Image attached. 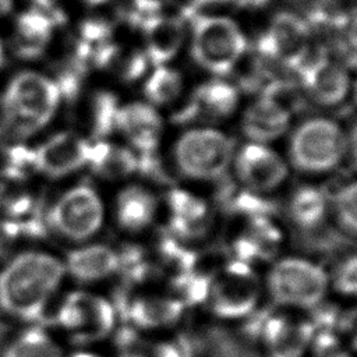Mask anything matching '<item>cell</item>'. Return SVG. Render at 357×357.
I'll return each mask as SVG.
<instances>
[{
  "mask_svg": "<svg viewBox=\"0 0 357 357\" xmlns=\"http://www.w3.org/2000/svg\"><path fill=\"white\" fill-rule=\"evenodd\" d=\"M350 92H351V105L357 110V81L350 88Z\"/></svg>",
  "mask_w": 357,
  "mask_h": 357,
  "instance_id": "43",
  "label": "cell"
},
{
  "mask_svg": "<svg viewBox=\"0 0 357 357\" xmlns=\"http://www.w3.org/2000/svg\"><path fill=\"white\" fill-rule=\"evenodd\" d=\"M339 333L347 335L350 350L357 351V305L347 310L343 308Z\"/></svg>",
  "mask_w": 357,
  "mask_h": 357,
  "instance_id": "39",
  "label": "cell"
},
{
  "mask_svg": "<svg viewBox=\"0 0 357 357\" xmlns=\"http://www.w3.org/2000/svg\"><path fill=\"white\" fill-rule=\"evenodd\" d=\"M3 61H4V54H3V46H1V43H0V67H1Z\"/></svg>",
  "mask_w": 357,
  "mask_h": 357,
  "instance_id": "46",
  "label": "cell"
},
{
  "mask_svg": "<svg viewBox=\"0 0 357 357\" xmlns=\"http://www.w3.org/2000/svg\"><path fill=\"white\" fill-rule=\"evenodd\" d=\"M245 50V38L233 20L216 15L194 18L191 54L205 71L218 77L230 74Z\"/></svg>",
  "mask_w": 357,
  "mask_h": 357,
  "instance_id": "7",
  "label": "cell"
},
{
  "mask_svg": "<svg viewBox=\"0 0 357 357\" xmlns=\"http://www.w3.org/2000/svg\"><path fill=\"white\" fill-rule=\"evenodd\" d=\"M233 177L250 191L272 195L287 181V160L269 144L244 142L236 148L231 167Z\"/></svg>",
  "mask_w": 357,
  "mask_h": 357,
  "instance_id": "10",
  "label": "cell"
},
{
  "mask_svg": "<svg viewBox=\"0 0 357 357\" xmlns=\"http://www.w3.org/2000/svg\"><path fill=\"white\" fill-rule=\"evenodd\" d=\"M112 303L117 318L138 331L173 326L185 311V305L172 293H138L126 284L117 289Z\"/></svg>",
  "mask_w": 357,
  "mask_h": 357,
  "instance_id": "11",
  "label": "cell"
},
{
  "mask_svg": "<svg viewBox=\"0 0 357 357\" xmlns=\"http://www.w3.org/2000/svg\"><path fill=\"white\" fill-rule=\"evenodd\" d=\"M328 208V188L312 183L294 187L286 202L282 204V212L287 218L300 243L326 230Z\"/></svg>",
  "mask_w": 357,
  "mask_h": 357,
  "instance_id": "17",
  "label": "cell"
},
{
  "mask_svg": "<svg viewBox=\"0 0 357 357\" xmlns=\"http://www.w3.org/2000/svg\"><path fill=\"white\" fill-rule=\"evenodd\" d=\"M53 22L36 10L21 14L17 20L15 35L13 39V52L24 60L40 57L52 38Z\"/></svg>",
  "mask_w": 357,
  "mask_h": 357,
  "instance_id": "27",
  "label": "cell"
},
{
  "mask_svg": "<svg viewBox=\"0 0 357 357\" xmlns=\"http://www.w3.org/2000/svg\"><path fill=\"white\" fill-rule=\"evenodd\" d=\"M145 40L148 61L156 66L167 64L180 50L184 40V24L172 15L148 14L139 20Z\"/></svg>",
  "mask_w": 357,
  "mask_h": 357,
  "instance_id": "24",
  "label": "cell"
},
{
  "mask_svg": "<svg viewBox=\"0 0 357 357\" xmlns=\"http://www.w3.org/2000/svg\"><path fill=\"white\" fill-rule=\"evenodd\" d=\"M165 121L158 107L146 100H134L121 105L117 119V131L137 153L159 149Z\"/></svg>",
  "mask_w": 357,
  "mask_h": 357,
  "instance_id": "19",
  "label": "cell"
},
{
  "mask_svg": "<svg viewBox=\"0 0 357 357\" xmlns=\"http://www.w3.org/2000/svg\"><path fill=\"white\" fill-rule=\"evenodd\" d=\"M291 110L269 96H257L240 117V131L250 142L271 144L289 132Z\"/></svg>",
  "mask_w": 357,
  "mask_h": 357,
  "instance_id": "20",
  "label": "cell"
},
{
  "mask_svg": "<svg viewBox=\"0 0 357 357\" xmlns=\"http://www.w3.org/2000/svg\"><path fill=\"white\" fill-rule=\"evenodd\" d=\"M213 184V204L225 216L247 220L254 218H276L282 212V204L273 199L272 195L250 191L229 174Z\"/></svg>",
  "mask_w": 357,
  "mask_h": 357,
  "instance_id": "21",
  "label": "cell"
},
{
  "mask_svg": "<svg viewBox=\"0 0 357 357\" xmlns=\"http://www.w3.org/2000/svg\"><path fill=\"white\" fill-rule=\"evenodd\" d=\"M329 284L340 296L357 297V251L344 255L335 264L329 275Z\"/></svg>",
  "mask_w": 357,
  "mask_h": 357,
  "instance_id": "32",
  "label": "cell"
},
{
  "mask_svg": "<svg viewBox=\"0 0 357 357\" xmlns=\"http://www.w3.org/2000/svg\"><path fill=\"white\" fill-rule=\"evenodd\" d=\"M66 273L78 283H98L117 275V248L105 243H82L63 258Z\"/></svg>",
  "mask_w": 357,
  "mask_h": 357,
  "instance_id": "23",
  "label": "cell"
},
{
  "mask_svg": "<svg viewBox=\"0 0 357 357\" xmlns=\"http://www.w3.org/2000/svg\"><path fill=\"white\" fill-rule=\"evenodd\" d=\"M56 81L36 71L15 74L0 98V130L18 139L46 127L61 105Z\"/></svg>",
  "mask_w": 357,
  "mask_h": 357,
  "instance_id": "2",
  "label": "cell"
},
{
  "mask_svg": "<svg viewBox=\"0 0 357 357\" xmlns=\"http://www.w3.org/2000/svg\"><path fill=\"white\" fill-rule=\"evenodd\" d=\"M268 0H237L238 6L241 7H259L265 4Z\"/></svg>",
  "mask_w": 357,
  "mask_h": 357,
  "instance_id": "42",
  "label": "cell"
},
{
  "mask_svg": "<svg viewBox=\"0 0 357 357\" xmlns=\"http://www.w3.org/2000/svg\"><path fill=\"white\" fill-rule=\"evenodd\" d=\"M159 212V198L149 185L131 183L123 185L113 204V215L120 230L138 234L149 229Z\"/></svg>",
  "mask_w": 357,
  "mask_h": 357,
  "instance_id": "22",
  "label": "cell"
},
{
  "mask_svg": "<svg viewBox=\"0 0 357 357\" xmlns=\"http://www.w3.org/2000/svg\"><path fill=\"white\" fill-rule=\"evenodd\" d=\"M343 308L337 304L322 300L319 304L308 310V322L314 329V335L319 332H336L339 333L340 319Z\"/></svg>",
  "mask_w": 357,
  "mask_h": 357,
  "instance_id": "35",
  "label": "cell"
},
{
  "mask_svg": "<svg viewBox=\"0 0 357 357\" xmlns=\"http://www.w3.org/2000/svg\"><path fill=\"white\" fill-rule=\"evenodd\" d=\"M92 139L75 130H60L35 146L38 173L63 178L86 167Z\"/></svg>",
  "mask_w": 357,
  "mask_h": 357,
  "instance_id": "15",
  "label": "cell"
},
{
  "mask_svg": "<svg viewBox=\"0 0 357 357\" xmlns=\"http://www.w3.org/2000/svg\"><path fill=\"white\" fill-rule=\"evenodd\" d=\"M265 289L273 305L308 311L325 300L329 273L310 258L282 257L268 269Z\"/></svg>",
  "mask_w": 357,
  "mask_h": 357,
  "instance_id": "5",
  "label": "cell"
},
{
  "mask_svg": "<svg viewBox=\"0 0 357 357\" xmlns=\"http://www.w3.org/2000/svg\"><path fill=\"white\" fill-rule=\"evenodd\" d=\"M326 227L339 245L357 247V177L329 190Z\"/></svg>",
  "mask_w": 357,
  "mask_h": 357,
  "instance_id": "25",
  "label": "cell"
},
{
  "mask_svg": "<svg viewBox=\"0 0 357 357\" xmlns=\"http://www.w3.org/2000/svg\"><path fill=\"white\" fill-rule=\"evenodd\" d=\"M310 26L304 20L293 13L280 11L259 38L257 50L262 59L297 71L310 52Z\"/></svg>",
  "mask_w": 357,
  "mask_h": 357,
  "instance_id": "13",
  "label": "cell"
},
{
  "mask_svg": "<svg viewBox=\"0 0 357 357\" xmlns=\"http://www.w3.org/2000/svg\"><path fill=\"white\" fill-rule=\"evenodd\" d=\"M243 222V229L229 243L227 257L251 266L272 261L283 243V233L275 218H254Z\"/></svg>",
  "mask_w": 357,
  "mask_h": 357,
  "instance_id": "18",
  "label": "cell"
},
{
  "mask_svg": "<svg viewBox=\"0 0 357 357\" xmlns=\"http://www.w3.org/2000/svg\"><path fill=\"white\" fill-rule=\"evenodd\" d=\"M105 215L103 198L89 181L67 187L46 206L49 231L77 244L91 241L100 231Z\"/></svg>",
  "mask_w": 357,
  "mask_h": 357,
  "instance_id": "6",
  "label": "cell"
},
{
  "mask_svg": "<svg viewBox=\"0 0 357 357\" xmlns=\"http://www.w3.org/2000/svg\"><path fill=\"white\" fill-rule=\"evenodd\" d=\"M135 173L156 185H165L169 188L174 185V176L169 170L166 160L160 155L159 149L137 153Z\"/></svg>",
  "mask_w": 357,
  "mask_h": 357,
  "instance_id": "31",
  "label": "cell"
},
{
  "mask_svg": "<svg viewBox=\"0 0 357 357\" xmlns=\"http://www.w3.org/2000/svg\"><path fill=\"white\" fill-rule=\"evenodd\" d=\"M311 357H353L350 347L336 332H319L310 343Z\"/></svg>",
  "mask_w": 357,
  "mask_h": 357,
  "instance_id": "36",
  "label": "cell"
},
{
  "mask_svg": "<svg viewBox=\"0 0 357 357\" xmlns=\"http://www.w3.org/2000/svg\"><path fill=\"white\" fill-rule=\"evenodd\" d=\"M22 238L20 226L15 220L0 216V261H6L15 244Z\"/></svg>",
  "mask_w": 357,
  "mask_h": 357,
  "instance_id": "37",
  "label": "cell"
},
{
  "mask_svg": "<svg viewBox=\"0 0 357 357\" xmlns=\"http://www.w3.org/2000/svg\"><path fill=\"white\" fill-rule=\"evenodd\" d=\"M86 167L106 181L126 180L137 172V152L110 139L92 141Z\"/></svg>",
  "mask_w": 357,
  "mask_h": 357,
  "instance_id": "26",
  "label": "cell"
},
{
  "mask_svg": "<svg viewBox=\"0 0 357 357\" xmlns=\"http://www.w3.org/2000/svg\"><path fill=\"white\" fill-rule=\"evenodd\" d=\"M236 144L215 126L185 127L172 145L174 172L191 181L215 183L229 174Z\"/></svg>",
  "mask_w": 357,
  "mask_h": 357,
  "instance_id": "4",
  "label": "cell"
},
{
  "mask_svg": "<svg viewBox=\"0 0 357 357\" xmlns=\"http://www.w3.org/2000/svg\"><path fill=\"white\" fill-rule=\"evenodd\" d=\"M261 282L254 266L226 258L215 272L205 305L219 319H244L258 305Z\"/></svg>",
  "mask_w": 357,
  "mask_h": 357,
  "instance_id": "9",
  "label": "cell"
},
{
  "mask_svg": "<svg viewBox=\"0 0 357 357\" xmlns=\"http://www.w3.org/2000/svg\"><path fill=\"white\" fill-rule=\"evenodd\" d=\"M82 1L86 3V4H89V6H99V4L105 3L106 0H82Z\"/></svg>",
  "mask_w": 357,
  "mask_h": 357,
  "instance_id": "45",
  "label": "cell"
},
{
  "mask_svg": "<svg viewBox=\"0 0 357 357\" xmlns=\"http://www.w3.org/2000/svg\"><path fill=\"white\" fill-rule=\"evenodd\" d=\"M135 7L141 13H148V14H155L156 11L165 8L166 6L174 3L176 0H132Z\"/></svg>",
  "mask_w": 357,
  "mask_h": 357,
  "instance_id": "40",
  "label": "cell"
},
{
  "mask_svg": "<svg viewBox=\"0 0 357 357\" xmlns=\"http://www.w3.org/2000/svg\"><path fill=\"white\" fill-rule=\"evenodd\" d=\"M240 103V91L236 84L223 79H211L198 85L190 96L174 109L170 120L176 126H213L230 119Z\"/></svg>",
  "mask_w": 357,
  "mask_h": 357,
  "instance_id": "12",
  "label": "cell"
},
{
  "mask_svg": "<svg viewBox=\"0 0 357 357\" xmlns=\"http://www.w3.org/2000/svg\"><path fill=\"white\" fill-rule=\"evenodd\" d=\"M347 33L340 46V54L347 67L357 70V11L347 22Z\"/></svg>",
  "mask_w": 357,
  "mask_h": 357,
  "instance_id": "38",
  "label": "cell"
},
{
  "mask_svg": "<svg viewBox=\"0 0 357 357\" xmlns=\"http://www.w3.org/2000/svg\"><path fill=\"white\" fill-rule=\"evenodd\" d=\"M347 159L357 170V121L347 131Z\"/></svg>",
  "mask_w": 357,
  "mask_h": 357,
  "instance_id": "41",
  "label": "cell"
},
{
  "mask_svg": "<svg viewBox=\"0 0 357 357\" xmlns=\"http://www.w3.org/2000/svg\"><path fill=\"white\" fill-rule=\"evenodd\" d=\"M201 354L197 336L188 333L159 342L152 349V357H201Z\"/></svg>",
  "mask_w": 357,
  "mask_h": 357,
  "instance_id": "34",
  "label": "cell"
},
{
  "mask_svg": "<svg viewBox=\"0 0 357 357\" xmlns=\"http://www.w3.org/2000/svg\"><path fill=\"white\" fill-rule=\"evenodd\" d=\"M121 105L119 96L112 91L100 89L92 95L86 116L92 141L110 139L117 131V119Z\"/></svg>",
  "mask_w": 357,
  "mask_h": 357,
  "instance_id": "29",
  "label": "cell"
},
{
  "mask_svg": "<svg viewBox=\"0 0 357 357\" xmlns=\"http://www.w3.org/2000/svg\"><path fill=\"white\" fill-rule=\"evenodd\" d=\"M357 11V0H321L314 10L317 22L339 26L347 25L351 15Z\"/></svg>",
  "mask_w": 357,
  "mask_h": 357,
  "instance_id": "33",
  "label": "cell"
},
{
  "mask_svg": "<svg viewBox=\"0 0 357 357\" xmlns=\"http://www.w3.org/2000/svg\"><path fill=\"white\" fill-rule=\"evenodd\" d=\"M300 88L311 103L322 107L342 105L350 93V78L347 70L332 61L324 52L311 53V49L296 71Z\"/></svg>",
  "mask_w": 357,
  "mask_h": 357,
  "instance_id": "14",
  "label": "cell"
},
{
  "mask_svg": "<svg viewBox=\"0 0 357 357\" xmlns=\"http://www.w3.org/2000/svg\"><path fill=\"white\" fill-rule=\"evenodd\" d=\"M144 95L155 107L173 105L183 92L181 74L169 66H156L144 82Z\"/></svg>",
  "mask_w": 357,
  "mask_h": 357,
  "instance_id": "30",
  "label": "cell"
},
{
  "mask_svg": "<svg viewBox=\"0 0 357 357\" xmlns=\"http://www.w3.org/2000/svg\"><path fill=\"white\" fill-rule=\"evenodd\" d=\"M52 324L81 343L107 337L116 328L117 314L110 298L86 291L67 293L52 311Z\"/></svg>",
  "mask_w": 357,
  "mask_h": 357,
  "instance_id": "8",
  "label": "cell"
},
{
  "mask_svg": "<svg viewBox=\"0 0 357 357\" xmlns=\"http://www.w3.org/2000/svg\"><path fill=\"white\" fill-rule=\"evenodd\" d=\"M194 1L199 3V4H215V3H223L227 0H194Z\"/></svg>",
  "mask_w": 357,
  "mask_h": 357,
  "instance_id": "44",
  "label": "cell"
},
{
  "mask_svg": "<svg viewBox=\"0 0 357 357\" xmlns=\"http://www.w3.org/2000/svg\"><path fill=\"white\" fill-rule=\"evenodd\" d=\"M1 357H66L64 350L52 332L29 324L11 335L1 349Z\"/></svg>",
  "mask_w": 357,
  "mask_h": 357,
  "instance_id": "28",
  "label": "cell"
},
{
  "mask_svg": "<svg viewBox=\"0 0 357 357\" xmlns=\"http://www.w3.org/2000/svg\"><path fill=\"white\" fill-rule=\"evenodd\" d=\"M61 258L29 248L10 255L0 269V311L26 324H38L49 312L66 278Z\"/></svg>",
  "mask_w": 357,
  "mask_h": 357,
  "instance_id": "1",
  "label": "cell"
},
{
  "mask_svg": "<svg viewBox=\"0 0 357 357\" xmlns=\"http://www.w3.org/2000/svg\"><path fill=\"white\" fill-rule=\"evenodd\" d=\"M165 205L169 215L165 227L180 241L185 244L199 241L212 231V209L202 197L173 185L167 188Z\"/></svg>",
  "mask_w": 357,
  "mask_h": 357,
  "instance_id": "16",
  "label": "cell"
},
{
  "mask_svg": "<svg viewBox=\"0 0 357 357\" xmlns=\"http://www.w3.org/2000/svg\"><path fill=\"white\" fill-rule=\"evenodd\" d=\"M289 167L304 176H324L336 170L347 158V131L328 116L303 117L289 132Z\"/></svg>",
  "mask_w": 357,
  "mask_h": 357,
  "instance_id": "3",
  "label": "cell"
}]
</instances>
